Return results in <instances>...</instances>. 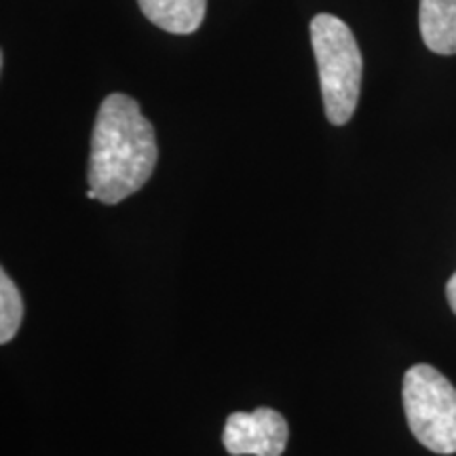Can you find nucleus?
I'll use <instances>...</instances> for the list:
<instances>
[{
	"label": "nucleus",
	"instance_id": "f257e3e1",
	"mask_svg": "<svg viewBox=\"0 0 456 456\" xmlns=\"http://www.w3.org/2000/svg\"><path fill=\"white\" fill-rule=\"evenodd\" d=\"M159 159L155 127L125 94L102 102L91 134L87 199L117 205L151 180Z\"/></svg>",
	"mask_w": 456,
	"mask_h": 456
},
{
	"label": "nucleus",
	"instance_id": "f03ea898",
	"mask_svg": "<svg viewBox=\"0 0 456 456\" xmlns=\"http://www.w3.org/2000/svg\"><path fill=\"white\" fill-rule=\"evenodd\" d=\"M323 108L332 125H346L355 114L362 91L363 60L351 28L336 15L319 13L311 21Z\"/></svg>",
	"mask_w": 456,
	"mask_h": 456
},
{
	"label": "nucleus",
	"instance_id": "7ed1b4c3",
	"mask_svg": "<svg viewBox=\"0 0 456 456\" xmlns=\"http://www.w3.org/2000/svg\"><path fill=\"white\" fill-rule=\"evenodd\" d=\"M403 410L412 436L436 454L456 452V389L440 370L427 363L403 376Z\"/></svg>",
	"mask_w": 456,
	"mask_h": 456
},
{
	"label": "nucleus",
	"instance_id": "20e7f679",
	"mask_svg": "<svg viewBox=\"0 0 456 456\" xmlns=\"http://www.w3.org/2000/svg\"><path fill=\"white\" fill-rule=\"evenodd\" d=\"M288 423L273 408L231 414L222 433L226 452L232 456H281L288 446Z\"/></svg>",
	"mask_w": 456,
	"mask_h": 456
},
{
	"label": "nucleus",
	"instance_id": "39448f33",
	"mask_svg": "<svg viewBox=\"0 0 456 456\" xmlns=\"http://www.w3.org/2000/svg\"><path fill=\"white\" fill-rule=\"evenodd\" d=\"M419 24L433 53H456V0H420Z\"/></svg>",
	"mask_w": 456,
	"mask_h": 456
},
{
	"label": "nucleus",
	"instance_id": "423d86ee",
	"mask_svg": "<svg viewBox=\"0 0 456 456\" xmlns=\"http://www.w3.org/2000/svg\"><path fill=\"white\" fill-rule=\"evenodd\" d=\"M142 13L152 24L171 34H192L199 30L208 0H138Z\"/></svg>",
	"mask_w": 456,
	"mask_h": 456
},
{
	"label": "nucleus",
	"instance_id": "0eeeda50",
	"mask_svg": "<svg viewBox=\"0 0 456 456\" xmlns=\"http://www.w3.org/2000/svg\"><path fill=\"white\" fill-rule=\"evenodd\" d=\"M24 319V300L7 271H0V342H7L17 334Z\"/></svg>",
	"mask_w": 456,
	"mask_h": 456
},
{
	"label": "nucleus",
	"instance_id": "6e6552de",
	"mask_svg": "<svg viewBox=\"0 0 456 456\" xmlns=\"http://www.w3.org/2000/svg\"><path fill=\"white\" fill-rule=\"evenodd\" d=\"M446 298H448L450 309H452L454 315H456V273L452 277H450V281L446 285Z\"/></svg>",
	"mask_w": 456,
	"mask_h": 456
}]
</instances>
